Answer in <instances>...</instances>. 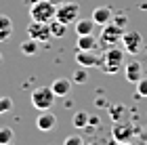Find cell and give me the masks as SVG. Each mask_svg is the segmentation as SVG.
Masks as SVG:
<instances>
[{
  "mask_svg": "<svg viewBox=\"0 0 147 145\" xmlns=\"http://www.w3.org/2000/svg\"><path fill=\"white\" fill-rule=\"evenodd\" d=\"M88 120H90V116L86 111H76L74 118H71V124H74V128H86L88 126Z\"/></svg>",
  "mask_w": 147,
  "mask_h": 145,
  "instance_id": "cell-17",
  "label": "cell"
},
{
  "mask_svg": "<svg viewBox=\"0 0 147 145\" xmlns=\"http://www.w3.org/2000/svg\"><path fill=\"white\" fill-rule=\"evenodd\" d=\"M132 137V126L130 124H116L113 126V139L116 141H128Z\"/></svg>",
  "mask_w": 147,
  "mask_h": 145,
  "instance_id": "cell-15",
  "label": "cell"
},
{
  "mask_svg": "<svg viewBox=\"0 0 147 145\" xmlns=\"http://www.w3.org/2000/svg\"><path fill=\"white\" fill-rule=\"evenodd\" d=\"M122 34H124V30L120 25H116L113 21H109L107 25L101 28V42L105 47H113V44L122 42Z\"/></svg>",
  "mask_w": 147,
  "mask_h": 145,
  "instance_id": "cell-5",
  "label": "cell"
},
{
  "mask_svg": "<svg viewBox=\"0 0 147 145\" xmlns=\"http://www.w3.org/2000/svg\"><path fill=\"white\" fill-rule=\"evenodd\" d=\"M137 97L139 99H147V78L145 76L137 82Z\"/></svg>",
  "mask_w": 147,
  "mask_h": 145,
  "instance_id": "cell-21",
  "label": "cell"
},
{
  "mask_svg": "<svg viewBox=\"0 0 147 145\" xmlns=\"http://www.w3.org/2000/svg\"><path fill=\"white\" fill-rule=\"evenodd\" d=\"M76 47H78V51H95L99 47V40L92 34H84V36H78Z\"/></svg>",
  "mask_w": 147,
  "mask_h": 145,
  "instance_id": "cell-13",
  "label": "cell"
},
{
  "mask_svg": "<svg viewBox=\"0 0 147 145\" xmlns=\"http://www.w3.org/2000/svg\"><path fill=\"white\" fill-rule=\"evenodd\" d=\"M11 109H13V99L11 97H0V114H6Z\"/></svg>",
  "mask_w": 147,
  "mask_h": 145,
  "instance_id": "cell-22",
  "label": "cell"
},
{
  "mask_svg": "<svg viewBox=\"0 0 147 145\" xmlns=\"http://www.w3.org/2000/svg\"><path fill=\"white\" fill-rule=\"evenodd\" d=\"M51 2H55V4H61V2H65V0H51Z\"/></svg>",
  "mask_w": 147,
  "mask_h": 145,
  "instance_id": "cell-26",
  "label": "cell"
},
{
  "mask_svg": "<svg viewBox=\"0 0 147 145\" xmlns=\"http://www.w3.org/2000/svg\"><path fill=\"white\" fill-rule=\"evenodd\" d=\"M57 15V4L51 0H36L34 4H30V17L34 21H44L51 23Z\"/></svg>",
  "mask_w": 147,
  "mask_h": 145,
  "instance_id": "cell-1",
  "label": "cell"
},
{
  "mask_svg": "<svg viewBox=\"0 0 147 145\" xmlns=\"http://www.w3.org/2000/svg\"><path fill=\"white\" fill-rule=\"evenodd\" d=\"M113 19V11L109 9V6H97L95 11H92V21H95L97 25H107L109 21Z\"/></svg>",
  "mask_w": 147,
  "mask_h": 145,
  "instance_id": "cell-11",
  "label": "cell"
},
{
  "mask_svg": "<svg viewBox=\"0 0 147 145\" xmlns=\"http://www.w3.org/2000/svg\"><path fill=\"white\" fill-rule=\"evenodd\" d=\"M55 126H57V116L53 114L51 109L40 111V116L36 118V128L42 130V133H49V130H53Z\"/></svg>",
  "mask_w": 147,
  "mask_h": 145,
  "instance_id": "cell-9",
  "label": "cell"
},
{
  "mask_svg": "<svg viewBox=\"0 0 147 145\" xmlns=\"http://www.w3.org/2000/svg\"><path fill=\"white\" fill-rule=\"evenodd\" d=\"M113 23L116 25H120V28L124 30V25H126V21H128V19H126V15H113V19H111Z\"/></svg>",
  "mask_w": 147,
  "mask_h": 145,
  "instance_id": "cell-25",
  "label": "cell"
},
{
  "mask_svg": "<svg viewBox=\"0 0 147 145\" xmlns=\"http://www.w3.org/2000/svg\"><path fill=\"white\" fill-rule=\"evenodd\" d=\"M71 80L69 78H57V80H53L51 84V88H53V93H55L57 97H67L69 95V90H71Z\"/></svg>",
  "mask_w": 147,
  "mask_h": 145,
  "instance_id": "cell-12",
  "label": "cell"
},
{
  "mask_svg": "<svg viewBox=\"0 0 147 145\" xmlns=\"http://www.w3.org/2000/svg\"><path fill=\"white\" fill-rule=\"evenodd\" d=\"M71 80L76 84H84L86 80H88V76H86L84 69H76V71H74V76H71Z\"/></svg>",
  "mask_w": 147,
  "mask_h": 145,
  "instance_id": "cell-23",
  "label": "cell"
},
{
  "mask_svg": "<svg viewBox=\"0 0 147 145\" xmlns=\"http://www.w3.org/2000/svg\"><path fill=\"white\" fill-rule=\"evenodd\" d=\"M13 34V21L9 15H0V42L9 40Z\"/></svg>",
  "mask_w": 147,
  "mask_h": 145,
  "instance_id": "cell-16",
  "label": "cell"
},
{
  "mask_svg": "<svg viewBox=\"0 0 147 145\" xmlns=\"http://www.w3.org/2000/svg\"><path fill=\"white\" fill-rule=\"evenodd\" d=\"M76 63L80 67H99L101 57L95 55V51H78L76 53Z\"/></svg>",
  "mask_w": 147,
  "mask_h": 145,
  "instance_id": "cell-8",
  "label": "cell"
},
{
  "mask_svg": "<svg viewBox=\"0 0 147 145\" xmlns=\"http://www.w3.org/2000/svg\"><path fill=\"white\" fill-rule=\"evenodd\" d=\"M28 36L34 38L36 42H49L51 40V23H44V21H34L28 25Z\"/></svg>",
  "mask_w": 147,
  "mask_h": 145,
  "instance_id": "cell-6",
  "label": "cell"
},
{
  "mask_svg": "<svg viewBox=\"0 0 147 145\" xmlns=\"http://www.w3.org/2000/svg\"><path fill=\"white\" fill-rule=\"evenodd\" d=\"M63 145H84V139L80 135H69L63 139Z\"/></svg>",
  "mask_w": 147,
  "mask_h": 145,
  "instance_id": "cell-24",
  "label": "cell"
},
{
  "mask_svg": "<svg viewBox=\"0 0 147 145\" xmlns=\"http://www.w3.org/2000/svg\"><path fill=\"white\" fill-rule=\"evenodd\" d=\"M25 2H28V4H34V2H36V0H25Z\"/></svg>",
  "mask_w": 147,
  "mask_h": 145,
  "instance_id": "cell-27",
  "label": "cell"
},
{
  "mask_svg": "<svg viewBox=\"0 0 147 145\" xmlns=\"http://www.w3.org/2000/svg\"><path fill=\"white\" fill-rule=\"evenodd\" d=\"M122 63H124V51H122V49H118L116 44H113V47H109L107 51L103 53L99 69L105 71V74H116Z\"/></svg>",
  "mask_w": 147,
  "mask_h": 145,
  "instance_id": "cell-2",
  "label": "cell"
},
{
  "mask_svg": "<svg viewBox=\"0 0 147 145\" xmlns=\"http://www.w3.org/2000/svg\"><path fill=\"white\" fill-rule=\"evenodd\" d=\"M124 76H126V80L132 82V84H137L139 80L143 78V65L139 63V61H132V63H126L124 65Z\"/></svg>",
  "mask_w": 147,
  "mask_h": 145,
  "instance_id": "cell-10",
  "label": "cell"
},
{
  "mask_svg": "<svg viewBox=\"0 0 147 145\" xmlns=\"http://www.w3.org/2000/svg\"><path fill=\"white\" fill-rule=\"evenodd\" d=\"M19 49H21L23 55L32 57V55H36V53H38V42L34 40V38H28V40H23L21 44H19Z\"/></svg>",
  "mask_w": 147,
  "mask_h": 145,
  "instance_id": "cell-18",
  "label": "cell"
},
{
  "mask_svg": "<svg viewBox=\"0 0 147 145\" xmlns=\"http://www.w3.org/2000/svg\"><path fill=\"white\" fill-rule=\"evenodd\" d=\"M51 34L55 38H63L65 34H67V25L61 23V21H57V19H53V21H51Z\"/></svg>",
  "mask_w": 147,
  "mask_h": 145,
  "instance_id": "cell-19",
  "label": "cell"
},
{
  "mask_svg": "<svg viewBox=\"0 0 147 145\" xmlns=\"http://www.w3.org/2000/svg\"><path fill=\"white\" fill-rule=\"evenodd\" d=\"M0 63H2V53H0Z\"/></svg>",
  "mask_w": 147,
  "mask_h": 145,
  "instance_id": "cell-28",
  "label": "cell"
},
{
  "mask_svg": "<svg viewBox=\"0 0 147 145\" xmlns=\"http://www.w3.org/2000/svg\"><path fill=\"white\" fill-rule=\"evenodd\" d=\"M13 139H15L13 130H11L9 126H0V145H11Z\"/></svg>",
  "mask_w": 147,
  "mask_h": 145,
  "instance_id": "cell-20",
  "label": "cell"
},
{
  "mask_svg": "<svg viewBox=\"0 0 147 145\" xmlns=\"http://www.w3.org/2000/svg\"><path fill=\"white\" fill-rule=\"evenodd\" d=\"M95 21H92V17L90 19H78L76 23H74V28H76V34L78 36H84V34H92V30H95Z\"/></svg>",
  "mask_w": 147,
  "mask_h": 145,
  "instance_id": "cell-14",
  "label": "cell"
},
{
  "mask_svg": "<svg viewBox=\"0 0 147 145\" xmlns=\"http://www.w3.org/2000/svg\"><path fill=\"white\" fill-rule=\"evenodd\" d=\"M57 21H61L65 25H71L80 19V4L78 2H61L57 4V15H55Z\"/></svg>",
  "mask_w": 147,
  "mask_h": 145,
  "instance_id": "cell-4",
  "label": "cell"
},
{
  "mask_svg": "<svg viewBox=\"0 0 147 145\" xmlns=\"http://www.w3.org/2000/svg\"><path fill=\"white\" fill-rule=\"evenodd\" d=\"M122 44H124V51L126 53L137 55V53H141L143 36L139 34V32H124V34H122Z\"/></svg>",
  "mask_w": 147,
  "mask_h": 145,
  "instance_id": "cell-7",
  "label": "cell"
},
{
  "mask_svg": "<svg viewBox=\"0 0 147 145\" xmlns=\"http://www.w3.org/2000/svg\"><path fill=\"white\" fill-rule=\"evenodd\" d=\"M55 99H57V95L53 93L51 86H38V88L32 90V105L40 111L51 109L53 103H55Z\"/></svg>",
  "mask_w": 147,
  "mask_h": 145,
  "instance_id": "cell-3",
  "label": "cell"
}]
</instances>
